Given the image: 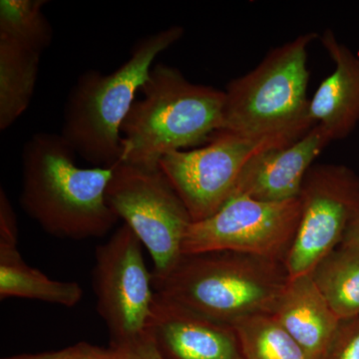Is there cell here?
<instances>
[{
  "label": "cell",
  "mask_w": 359,
  "mask_h": 359,
  "mask_svg": "<svg viewBox=\"0 0 359 359\" xmlns=\"http://www.w3.org/2000/svg\"><path fill=\"white\" fill-rule=\"evenodd\" d=\"M323 359H359V318L341 320Z\"/></svg>",
  "instance_id": "cell-20"
},
{
  "label": "cell",
  "mask_w": 359,
  "mask_h": 359,
  "mask_svg": "<svg viewBox=\"0 0 359 359\" xmlns=\"http://www.w3.org/2000/svg\"><path fill=\"white\" fill-rule=\"evenodd\" d=\"M340 245L359 250V205L355 212H354L353 219L349 222L346 235H344V240H342Z\"/></svg>",
  "instance_id": "cell-23"
},
{
  "label": "cell",
  "mask_w": 359,
  "mask_h": 359,
  "mask_svg": "<svg viewBox=\"0 0 359 359\" xmlns=\"http://www.w3.org/2000/svg\"><path fill=\"white\" fill-rule=\"evenodd\" d=\"M320 41L335 68L309 99V118L332 142L342 140L359 122V57L332 29L323 32Z\"/></svg>",
  "instance_id": "cell-13"
},
{
  "label": "cell",
  "mask_w": 359,
  "mask_h": 359,
  "mask_svg": "<svg viewBox=\"0 0 359 359\" xmlns=\"http://www.w3.org/2000/svg\"><path fill=\"white\" fill-rule=\"evenodd\" d=\"M245 359H313L271 314H259L233 327Z\"/></svg>",
  "instance_id": "cell-18"
},
{
  "label": "cell",
  "mask_w": 359,
  "mask_h": 359,
  "mask_svg": "<svg viewBox=\"0 0 359 359\" xmlns=\"http://www.w3.org/2000/svg\"><path fill=\"white\" fill-rule=\"evenodd\" d=\"M146 335L164 359H245L235 328L157 292Z\"/></svg>",
  "instance_id": "cell-11"
},
{
  "label": "cell",
  "mask_w": 359,
  "mask_h": 359,
  "mask_svg": "<svg viewBox=\"0 0 359 359\" xmlns=\"http://www.w3.org/2000/svg\"><path fill=\"white\" fill-rule=\"evenodd\" d=\"M45 0H1L0 39L41 54L53 40V28L43 13Z\"/></svg>",
  "instance_id": "cell-19"
},
{
  "label": "cell",
  "mask_w": 359,
  "mask_h": 359,
  "mask_svg": "<svg viewBox=\"0 0 359 359\" xmlns=\"http://www.w3.org/2000/svg\"><path fill=\"white\" fill-rule=\"evenodd\" d=\"M330 143L325 130L314 125L294 143L259 153L245 165L233 195L273 203L299 199L314 160Z\"/></svg>",
  "instance_id": "cell-12"
},
{
  "label": "cell",
  "mask_w": 359,
  "mask_h": 359,
  "mask_svg": "<svg viewBox=\"0 0 359 359\" xmlns=\"http://www.w3.org/2000/svg\"><path fill=\"white\" fill-rule=\"evenodd\" d=\"M173 25L134 44L126 62L113 72L87 70L77 78L65 106L61 136L93 167H114L122 159L123 123L161 53L183 37Z\"/></svg>",
  "instance_id": "cell-3"
},
{
  "label": "cell",
  "mask_w": 359,
  "mask_h": 359,
  "mask_svg": "<svg viewBox=\"0 0 359 359\" xmlns=\"http://www.w3.org/2000/svg\"><path fill=\"white\" fill-rule=\"evenodd\" d=\"M299 218V198L273 203L233 195L212 216L191 224L183 256L229 250L285 263Z\"/></svg>",
  "instance_id": "cell-7"
},
{
  "label": "cell",
  "mask_w": 359,
  "mask_h": 359,
  "mask_svg": "<svg viewBox=\"0 0 359 359\" xmlns=\"http://www.w3.org/2000/svg\"><path fill=\"white\" fill-rule=\"evenodd\" d=\"M63 359H125L120 347H99L86 342H79L75 346L63 349Z\"/></svg>",
  "instance_id": "cell-21"
},
{
  "label": "cell",
  "mask_w": 359,
  "mask_h": 359,
  "mask_svg": "<svg viewBox=\"0 0 359 359\" xmlns=\"http://www.w3.org/2000/svg\"><path fill=\"white\" fill-rule=\"evenodd\" d=\"M301 218L285 259L290 278L311 273L341 245L359 205V178L344 165L311 167L302 184Z\"/></svg>",
  "instance_id": "cell-10"
},
{
  "label": "cell",
  "mask_w": 359,
  "mask_h": 359,
  "mask_svg": "<svg viewBox=\"0 0 359 359\" xmlns=\"http://www.w3.org/2000/svg\"><path fill=\"white\" fill-rule=\"evenodd\" d=\"M39 52L0 39V130L6 131L29 107L37 79Z\"/></svg>",
  "instance_id": "cell-16"
},
{
  "label": "cell",
  "mask_w": 359,
  "mask_h": 359,
  "mask_svg": "<svg viewBox=\"0 0 359 359\" xmlns=\"http://www.w3.org/2000/svg\"><path fill=\"white\" fill-rule=\"evenodd\" d=\"M75 156L60 134L32 135L21 154L20 204L53 237L101 238L119 219L106 200L114 167L80 168Z\"/></svg>",
  "instance_id": "cell-1"
},
{
  "label": "cell",
  "mask_w": 359,
  "mask_h": 359,
  "mask_svg": "<svg viewBox=\"0 0 359 359\" xmlns=\"http://www.w3.org/2000/svg\"><path fill=\"white\" fill-rule=\"evenodd\" d=\"M289 143L216 132L202 147L175 151L161 158L159 167L183 201L193 222L219 211L235 191L238 177L255 156Z\"/></svg>",
  "instance_id": "cell-8"
},
{
  "label": "cell",
  "mask_w": 359,
  "mask_h": 359,
  "mask_svg": "<svg viewBox=\"0 0 359 359\" xmlns=\"http://www.w3.org/2000/svg\"><path fill=\"white\" fill-rule=\"evenodd\" d=\"M313 359H323L341 320L311 273L290 278L271 314Z\"/></svg>",
  "instance_id": "cell-14"
},
{
  "label": "cell",
  "mask_w": 359,
  "mask_h": 359,
  "mask_svg": "<svg viewBox=\"0 0 359 359\" xmlns=\"http://www.w3.org/2000/svg\"><path fill=\"white\" fill-rule=\"evenodd\" d=\"M318 37L316 32L299 35L229 82L219 131L290 144L313 128L306 96L308 57L309 45Z\"/></svg>",
  "instance_id": "cell-5"
},
{
  "label": "cell",
  "mask_w": 359,
  "mask_h": 359,
  "mask_svg": "<svg viewBox=\"0 0 359 359\" xmlns=\"http://www.w3.org/2000/svg\"><path fill=\"white\" fill-rule=\"evenodd\" d=\"M63 349L57 351H51V353H39V354H25V355L11 356L2 359H63Z\"/></svg>",
  "instance_id": "cell-24"
},
{
  "label": "cell",
  "mask_w": 359,
  "mask_h": 359,
  "mask_svg": "<svg viewBox=\"0 0 359 359\" xmlns=\"http://www.w3.org/2000/svg\"><path fill=\"white\" fill-rule=\"evenodd\" d=\"M106 200L118 218L152 257V278L168 275L183 257L193 219L165 174L119 162L114 166Z\"/></svg>",
  "instance_id": "cell-6"
},
{
  "label": "cell",
  "mask_w": 359,
  "mask_h": 359,
  "mask_svg": "<svg viewBox=\"0 0 359 359\" xmlns=\"http://www.w3.org/2000/svg\"><path fill=\"white\" fill-rule=\"evenodd\" d=\"M82 297L79 283L52 280L25 263L18 244H0V299L20 297L73 308Z\"/></svg>",
  "instance_id": "cell-15"
},
{
  "label": "cell",
  "mask_w": 359,
  "mask_h": 359,
  "mask_svg": "<svg viewBox=\"0 0 359 359\" xmlns=\"http://www.w3.org/2000/svg\"><path fill=\"white\" fill-rule=\"evenodd\" d=\"M122 125L121 162L158 169L168 153L205 145L221 129L224 92L193 83L174 66L158 63Z\"/></svg>",
  "instance_id": "cell-2"
},
{
  "label": "cell",
  "mask_w": 359,
  "mask_h": 359,
  "mask_svg": "<svg viewBox=\"0 0 359 359\" xmlns=\"http://www.w3.org/2000/svg\"><path fill=\"white\" fill-rule=\"evenodd\" d=\"M311 273L340 320L359 318V250L339 245Z\"/></svg>",
  "instance_id": "cell-17"
},
{
  "label": "cell",
  "mask_w": 359,
  "mask_h": 359,
  "mask_svg": "<svg viewBox=\"0 0 359 359\" xmlns=\"http://www.w3.org/2000/svg\"><path fill=\"white\" fill-rule=\"evenodd\" d=\"M126 359H164L147 335L131 346L123 347Z\"/></svg>",
  "instance_id": "cell-22"
},
{
  "label": "cell",
  "mask_w": 359,
  "mask_h": 359,
  "mask_svg": "<svg viewBox=\"0 0 359 359\" xmlns=\"http://www.w3.org/2000/svg\"><path fill=\"white\" fill-rule=\"evenodd\" d=\"M290 276L278 259L219 250L184 255L153 290L207 318L235 327L273 314Z\"/></svg>",
  "instance_id": "cell-4"
},
{
  "label": "cell",
  "mask_w": 359,
  "mask_h": 359,
  "mask_svg": "<svg viewBox=\"0 0 359 359\" xmlns=\"http://www.w3.org/2000/svg\"><path fill=\"white\" fill-rule=\"evenodd\" d=\"M142 248L124 224L96 249L93 289L111 346H130L146 334L155 292Z\"/></svg>",
  "instance_id": "cell-9"
}]
</instances>
